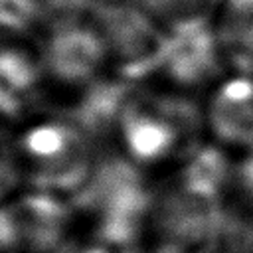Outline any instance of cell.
<instances>
[{
  "label": "cell",
  "mask_w": 253,
  "mask_h": 253,
  "mask_svg": "<svg viewBox=\"0 0 253 253\" xmlns=\"http://www.w3.org/2000/svg\"><path fill=\"white\" fill-rule=\"evenodd\" d=\"M101 2H107V4H125V2H130V0H101Z\"/></svg>",
  "instance_id": "obj_1"
}]
</instances>
